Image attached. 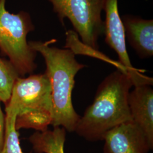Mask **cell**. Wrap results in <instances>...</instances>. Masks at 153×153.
<instances>
[{"instance_id": "cell-1", "label": "cell", "mask_w": 153, "mask_h": 153, "mask_svg": "<svg viewBox=\"0 0 153 153\" xmlns=\"http://www.w3.org/2000/svg\"><path fill=\"white\" fill-rule=\"evenodd\" d=\"M132 87L126 72L117 69L109 74L99 85L93 103L80 117L74 132L88 141H103L111 129L131 120L128 95Z\"/></svg>"}, {"instance_id": "cell-2", "label": "cell", "mask_w": 153, "mask_h": 153, "mask_svg": "<svg viewBox=\"0 0 153 153\" xmlns=\"http://www.w3.org/2000/svg\"><path fill=\"white\" fill-rule=\"evenodd\" d=\"M55 40L29 41L31 48L43 56L52 88V119L51 125L74 132L80 116L73 107L71 93L75 76L86 65L78 62L76 53L69 48L61 49L50 45Z\"/></svg>"}, {"instance_id": "cell-3", "label": "cell", "mask_w": 153, "mask_h": 153, "mask_svg": "<svg viewBox=\"0 0 153 153\" xmlns=\"http://www.w3.org/2000/svg\"><path fill=\"white\" fill-rule=\"evenodd\" d=\"M6 114L16 116V130L22 128L45 131L52 119V88L47 75L31 74L16 79Z\"/></svg>"}, {"instance_id": "cell-4", "label": "cell", "mask_w": 153, "mask_h": 153, "mask_svg": "<svg viewBox=\"0 0 153 153\" xmlns=\"http://www.w3.org/2000/svg\"><path fill=\"white\" fill-rule=\"evenodd\" d=\"M6 2L0 0V50L22 77L32 73L37 67L35 62L37 53L27 39L28 33L35 30V25L28 13H10Z\"/></svg>"}, {"instance_id": "cell-5", "label": "cell", "mask_w": 153, "mask_h": 153, "mask_svg": "<svg viewBox=\"0 0 153 153\" xmlns=\"http://www.w3.org/2000/svg\"><path fill=\"white\" fill-rule=\"evenodd\" d=\"M61 23L68 18L81 37L83 45L98 49V39L104 32L102 12L104 0H48Z\"/></svg>"}, {"instance_id": "cell-6", "label": "cell", "mask_w": 153, "mask_h": 153, "mask_svg": "<svg viewBox=\"0 0 153 153\" xmlns=\"http://www.w3.org/2000/svg\"><path fill=\"white\" fill-rule=\"evenodd\" d=\"M105 42L117 53L119 63L129 76L133 87L153 85L152 78L146 76L131 65L126 47L125 31L118 9V0H104Z\"/></svg>"}, {"instance_id": "cell-7", "label": "cell", "mask_w": 153, "mask_h": 153, "mask_svg": "<svg viewBox=\"0 0 153 153\" xmlns=\"http://www.w3.org/2000/svg\"><path fill=\"white\" fill-rule=\"evenodd\" d=\"M104 153H148L153 145L132 120L115 126L104 136Z\"/></svg>"}, {"instance_id": "cell-8", "label": "cell", "mask_w": 153, "mask_h": 153, "mask_svg": "<svg viewBox=\"0 0 153 153\" xmlns=\"http://www.w3.org/2000/svg\"><path fill=\"white\" fill-rule=\"evenodd\" d=\"M131 120L141 129L153 145V90L152 85L134 87L128 95Z\"/></svg>"}, {"instance_id": "cell-9", "label": "cell", "mask_w": 153, "mask_h": 153, "mask_svg": "<svg viewBox=\"0 0 153 153\" xmlns=\"http://www.w3.org/2000/svg\"><path fill=\"white\" fill-rule=\"evenodd\" d=\"M126 39L141 59L153 55V21L129 14L121 18Z\"/></svg>"}, {"instance_id": "cell-10", "label": "cell", "mask_w": 153, "mask_h": 153, "mask_svg": "<svg viewBox=\"0 0 153 153\" xmlns=\"http://www.w3.org/2000/svg\"><path fill=\"white\" fill-rule=\"evenodd\" d=\"M66 131L61 126H55L53 130L36 131L29 141L36 153H64Z\"/></svg>"}, {"instance_id": "cell-11", "label": "cell", "mask_w": 153, "mask_h": 153, "mask_svg": "<svg viewBox=\"0 0 153 153\" xmlns=\"http://www.w3.org/2000/svg\"><path fill=\"white\" fill-rule=\"evenodd\" d=\"M19 76L9 60L0 57V102L8 103L14 83Z\"/></svg>"}, {"instance_id": "cell-12", "label": "cell", "mask_w": 153, "mask_h": 153, "mask_svg": "<svg viewBox=\"0 0 153 153\" xmlns=\"http://www.w3.org/2000/svg\"><path fill=\"white\" fill-rule=\"evenodd\" d=\"M15 121V116L6 114L5 141L0 153H23L20 145L19 135L16 128Z\"/></svg>"}, {"instance_id": "cell-13", "label": "cell", "mask_w": 153, "mask_h": 153, "mask_svg": "<svg viewBox=\"0 0 153 153\" xmlns=\"http://www.w3.org/2000/svg\"><path fill=\"white\" fill-rule=\"evenodd\" d=\"M1 103V102H0ZM5 134V116L4 114L0 103V153L4 146Z\"/></svg>"}]
</instances>
